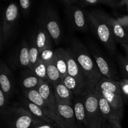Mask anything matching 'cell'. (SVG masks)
I'll return each instance as SVG.
<instances>
[{"instance_id":"f546056e","label":"cell","mask_w":128,"mask_h":128,"mask_svg":"<svg viewBox=\"0 0 128 128\" xmlns=\"http://www.w3.org/2000/svg\"><path fill=\"white\" fill-rule=\"evenodd\" d=\"M106 0H80L76 1V4L79 5L80 7H85V6L96 5L98 4H106Z\"/></svg>"},{"instance_id":"5b68a950","label":"cell","mask_w":128,"mask_h":128,"mask_svg":"<svg viewBox=\"0 0 128 128\" xmlns=\"http://www.w3.org/2000/svg\"><path fill=\"white\" fill-rule=\"evenodd\" d=\"M20 17V10L17 4H10L4 12L0 28V50L3 47L14 32Z\"/></svg>"},{"instance_id":"e0dca14e","label":"cell","mask_w":128,"mask_h":128,"mask_svg":"<svg viewBox=\"0 0 128 128\" xmlns=\"http://www.w3.org/2000/svg\"><path fill=\"white\" fill-rule=\"evenodd\" d=\"M20 102H21L20 106H21L22 108H24L25 110H27L28 111H29L32 116L38 119L39 120L42 121V122H47V123H50L56 126V124L54 122L53 120H52L50 118H49L46 115V114L45 113L44 111L40 106L32 103V102L29 101L26 98H21Z\"/></svg>"},{"instance_id":"1f68e13d","label":"cell","mask_w":128,"mask_h":128,"mask_svg":"<svg viewBox=\"0 0 128 128\" xmlns=\"http://www.w3.org/2000/svg\"><path fill=\"white\" fill-rule=\"evenodd\" d=\"M31 2L30 0H20V5L24 16H27L29 14L31 7Z\"/></svg>"},{"instance_id":"4dcf8cb0","label":"cell","mask_w":128,"mask_h":128,"mask_svg":"<svg viewBox=\"0 0 128 128\" xmlns=\"http://www.w3.org/2000/svg\"><path fill=\"white\" fill-rule=\"evenodd\" d=\"M10 98L3 92L1 90H0V109H1V113L4 112L8 107V103Z\"/></svg>"},{"instance_id":"f1b7e54d","label":"cell","mask_w":128,"mask_h":128,"mask_svg":"<svg viewBox=\"0 0 128 128\" xmlns=\"http://www.w3.org/2000/svg\"><path fill=\"white\" fill-rule=\"evenodd\" d=\"M117 61L121 72L128 78V61L127 58L122 55L118 54L117 56Z\"/></svg>"},{"instance_id":"44dd1931","label":"cell","mask_w":128,"mask_h":128,"mask_svg":"<svg viewBox=\"0 0 128 128\" xmlns=\"http://www.w3.org/2000/svg\"><path fill=\"white\" fill-rule=\"evenodd\" d=\"M42 81L43 80L39 78L32 71L28 69L22 73L20 80V86L23 91L34 90L38 89Z\"/></svg>"},{"instance_id":"d590c367","label":"cell","mask_w":128,"mask_h":128,"mask_svg":"<svg viewBox=\"0 0 128 128\" xmlns=\"http://www.w3.org/2000/svg\"><path fill=\"white\" fill-rule=\"evenodd\" d=\"M33 128H57V127L55 125L47 123V122H42L35 126Z\"/></svg>"},{"instance_id":"9c48e42d","label":"cell","mask_w":128,"mask_h":128,"mask_svg":"<svg viewBox=\"0 0 128 128\" xmlns=\"http://www.w3.org/2000/svg\"><path fill=\"white\" fill-rule=\"evenodd\" d=\"M90 48L96 66L102 76L116 81L118 78L117 72L111 62H109L94 44L90 45Z\"/></svg>"},{"instance_id":"f35d334b","label":"cell","mask_w":128,"mask_h":128,"mask_svg":"<svg viewBox=\"0 0 128 128\" xmlns=\"http://www.w3.org/2000/svg\"><path fill=\"white\" fill-rule=\"evenodd\" d=\"M126 6H127V8H128V2L127 4H126Z\"/></svg>"},{"instance_id":"8d00e7d4","label":"cell","mask_w":128,"mask_h":128,"mask_svg":"<svg viewBox=\"0 0 128 128\" xmlns=\"http://www.w3.org/2000/svg\"><path fill=\"white\" fill-rule=\"evenodd\" d=\"M124 49L125 52H126V58H127L128 61V46H125V47H124Z\"/></svg>"},{"instance_id":"30bf717a","label":"cell","mask_w":128,"mask_h":128,"mask_svg":"<svg viewBox=\"0 0 128 128\" xmlns=\"http://www.w3.org/2000/svg\"><path fill=\"white\" fill-rule=\"evenodd\" d=\"M66 58L67 60L68 73L69 76L74 78L80 83L91 90V91H94L92 90L87 77L76 62L70 48L66 50Z\"/></svg>"},{"instance_id":"ffe728a7","label":"cell","mask_w":128,"mask_h":128,"mask_svg":"<svg viewBox=\"0 0 128 128\" xmlns=\"http://www.w3.org/2000/svg\"><path fill=\"white\" fill-rule=\"evenodd\" d=\"M62 82L70 91H72L74 95V97H84L92 91L88 88L84 86L77 80L69 75L62 79Z\"/></svg>"},{"instance_id":"7a4b0ae2","label":"cell","mask_w":128,"mask_h":128,"mask_svg":"<svg viewBox=\"0 0 128 128\" xmlns=\"http://www.w3.org/2000/svg\"><path fill=\"white\" fill-rule=\"evenodd\" d=\"M89 24L96 36L111 53L116 50V40L107 22L99 10L86 11Z\"/></svg>"},{"instance_id":"d6986e66","label":"cell","mask_w":128,"mask_h":128,"mask_svg":"<svg viewBox=\"0 0 128 128\" xmlns=\"http://www.w3.org/2000/svg\"><path fill=\"white\" fill-rule=\"evenodd\" d=\"M32 35L40 52L46 49L51 48L52 38L48 32L41 26L38 25L32 32Z\"/></svg>"},{"instance_id":"83f0119b","label":"cell","mask_w":128,"mask_h":128,"mask_svg":"<svg viewBox=\"0 0 128 128\" xmlns=\"http://www.w3.org/2000/svg\"><path fill=\"white\" fill-rule=\"evenodd\" d=\"M55 56V51H53L51 48L46 49L41 51L39 54V60L46 64L53 62L54 58Z\"/></svg>"},{"instance_id":"d6a6232c","label":"cell","mask_w":128,"mask_h":128,"mask_svg":"<svg viewBox=\"0 0 128 128\" xmlns=\"http://www.w3.org/2000/svg\"><path fill=\"white\" fill-rule=\"evenodd\" d=\"M101 128H122L121 124H119L112 120L102 118Z\"/></svg>"},{"instance_id":"e575fe53","label":"cell","mask_w":128,"mask_h":128,"mask_svg":"<svg viewBox=\"0 0 128 128\" xmlns=\"http://www.w3.org/2000/svg\"><path fill=\"white\" fill-rule=\"evenodd\" d=\"M121 90H122V95L126 98L128 100V78H124L120 80Z\"/></svg>"},{"instance_id":"d4e9b609","label":"cell","mask_w":128,"mask_h":128,"mask_svg":"<svg viewBox=\"0 0 128 128\" xmlns=\"http://www.w3.org/2000/svg\"><path fill=\"white\" fill-rule=\"evenodd\" d=\"M28 45L30 60V68L29 70H31L38 61L39 54H40V51H39V50L38 48L36 42H35V40L32 34L30 36V42H29Z\"/></svg>"},{"instance_id":"7c38bea8","label":"cell","mask_w":128,"mask_h":128,"mask_svg":"<svg viewBox=\"0 0 128 128\" xmlns=\"http://www.w3.org/2000/svg\"><path fill=\"white\" fill-rule=\"evenodd\" d=\"M56 109L61 124V128H80L71 106L56 103Z\"/></svg>"},{"instance_id":"836d02e7","label":"cell","mask_w":128,"mask_h":128,"mask_svg":"<svg viewBox=\"0 0 128 128\" xmlns=\"http://www.w3.org/2000/svg\"><path fill=\"white\" fill-rule=\"evenodd\" d=\"M128 0H121V1H114V0H107L106 5L111 6L112 8H120L122 6H126Z\"/></svg>"},{"instance_id":"6da1fadb","label":"cell","mask_w":128,"mask_h":128,"mask_svg":"<svg viewBox=\"0 0 128 128\" xmlns=\"http://www.w3.org/2000/svg\"><path fill=\"white\" fill-rule=\"evenodd\" d=\"M71 50L72 56L81 70L87 77L92 90H95L99 80L102 77L96 64L91 58L88 50L76 39L71 40Z\"/></svg>"},{"instance_id":"4fadbf2b","label":"cell","mask_w":128,"mask_h":128,"mask_svg":"<svg viewBox=\"0 0 128 128\" xmlns=\"http://www.w3.org/2000/svg\"><path fill=\"white\" fill-rule=\"evenodd\" d=\"M72 107L79 128H90L85 108L84 97H74L72 101Z\"/></svg>"},{"instance_id":"cb8c5ba5","label":"cell","mask_w":128,"mask_h":128,"mask_svg":"<svg viewBox=\"0 0 128 128\" xmlns=\"http://www.w3.org/2000/svg\"><path fill=\"white\" fill-rule=\"evenodd\" d=\"M22 94H23V96L26 99H28L29 101L40 106L44 111L46 115L49 118H50V111H49L47 105L45 103L44 101L42 98L37 89L27 90V91H22Z\"/></svg>"},{"instance_id":"74e56055","label":"cell","mask_w":128,"mask_h":128,"mask_svg":"<svg viewBox=\"0 0 128 128\" xmlns=\"http://www.w3.org/2000/svg\"><path fill=\"white\" fill-rule=\"evenodd\" d=\"M126 32H127V33H128V27H126Z\"/></svg>"},{"instance_id":"603a6c76","label":"cell","mask_w":128,"mask_h":128,"mask_svg":"<svg viewBox=\"0 0 128 128\" xmlns=\"http://www.w3.org/2000/svg\"><path fill=\"white\" fill-rule=\"evenodd\" d=\"M53 63L60 71L62 80L68 76L65 49L59 48L55 50V56L54 58Z\"/></svg>"},{"instance_id":"2e32d148","label":"cell","mask_w":128,"mask_h":128,"mask_svg":"<svg viewBox=\"0 0 128 128\" xmlns=\"http://www.w3.org/2000/svg\"><path fill=\"white\" fill-rule=\"evenodd\" d=\"M98 97L99 107L102 114V118L112 120L119 124H121L122 114L113 108L107 101V100L102 97L97 91Z\"/></svg>"},{"instance_id":"8fae6325","label":"cell","mask_w":128,"mask_h":128,"mask_svg":"<svg viewBox=\"0 0 128 128\" xmlns=\"http://www.w3.org/2000/svg\"><path fill=\"white\" fill-rule=\"evenodd\" d=\"M101 14L110 26L115 40L121 44L122 47L128 46V34L126 30L118 20L109 16L107 13L101 11Z\"/></svg>"},{"instance_id":"277c9868","label":"cell","mask_w":128,"mask_h":128,"mask_svg":"<svg viewBox=\"0 0 128 128\" xmlns=\"http://www.w3.org/2000/svg\"><path fill=\"white\" fill-rule=\"evenodd\" d=\"M38 23L48 32L52 41L58 44L61 41L62 32L58 13L52 6L46 5L40 10Z\"/></svg>"},{"instance_id":"3957f363","label":"cell","mask_w":128,"mask_h":128,"mask_svg":"<svg viewBox=\"0 0 128 128\" xmlns=\"http://www.w3.org/2000/svg\"><path fill=\"white\" fill-rule=\"evenodd\" d=\"M1 114L10 128H33L42 122L20 106L8 107Z\"/></svg>"},{"instance_id":"8992f818","label":"cell","mask_w":128,"mask_h":128,"mask_svg":"<svg viewBox=\"0 0 128 128\" xmlns=\"http://www.w3.org/2000/svg\"><path fill=\"white\" fill-rule=\"evenodd\" d=\"M85 108L90 128H101L102 116L99 107L96 91H92L84 96Z\"/></svg>"},{"instance_id":"ba28073f","label":"cell","mask_w":128,"mask_h":128,"mask_svg":"<svg viewBox=\"0 0 128 128\" xmlns=\"http://www.w3.org/2000/svg\"><path fill=\"white\" fill-rule=\"evenodd\" d=\"M65 12L74 29L81 31H87L89 23L86 11L74 4L65 6Z\"/></svg>"},{"instance_id":"52a82bcc","label":"cell","mask_w":128,"mask_h":128,"mask_svg":"<svg viewBox=\"0 0 128 128\" xmlns=\"http://www.w3.org/2000/svg\"><path fill=\"white\" fill-rule=\"evenodd\" d=\"M37 90L48 108L50 112V118L53 120L57 128H61V121L57 112L56 101L52 85L50 82L42 81Z\"/></svg>"},{"instance_id":"484cf974","label":"cell","mask_w":128,"mask_h":128,"mask_svg":"<svg viewBox=\"0 0 128 128\" xmlns=\"http://www.w3.org/2000/svg\"><path fill=\"white\" fill-rule=\"evenodd\" d=\"M46 65H47V74L49 82L52 85H55L61 82L62 78L60 74V71L55 66L53 62H50Z\"/></svg>"},{"instance_id":"5bb4252c","label":"cell","mask_w":128,"mask_h":128,"mask_svg":"<svg viewBox=\"0 0 128 128\" xmlns=\"http://www.w3.org/2000/svg\"><path fill=\"white\" fill-rule=\"evenodd\" d=\"M12 62L16 68H30L29 45L26 40L21 42L12 56Z\"/></svg>"},{"instance_id":"ac0fdd59","label":"cell","mask_w":128,"mask_h":128,"mask_svg":"<svg viewBox=\"0 0 128 128\" xmlns=\"http://www.w3.org/2000/svg\"><path fill=\"white\" fill-rule=\"evenodd\" d=\"M52 86L56 103L72 106V101L74 98V95L72 91H70L62 81L55 85H52Z\"/></svg>"},{"instance_id":"7402d4cb","label":"cell","mask_w":128,"mask_h":128,"mask_svg":"<svg viewBox=\"0 0 128 128\" xmlns=\"http://www.w3.org/2000/svg\"><path fill=\"white\" fill-rule=\"evenodd\" d=\"M98 91L102 97L104 98L114 110L123 115L124 102L122 100V94L102 91Z\"/></svg>"},{"instance_id":"4316f807","label":"cell","mask_w":128,"mask_h":128,"mask_svg":"<svg viewBox=\"0 0 128 128\" xmlns=\"http://www.w3.org/2000/svg\"><path fill=\"white\" fill-rule=\"evenodd\" d=\"M36 76L43 81L49 82L47 74V65L38 60L36 64L31 70Z\"/></svg>"},{"instance_id":"9a60e30c","label":"cell","mask_w":128,"mask_h":128,"mask_svg":"<svg viewBox=\"0 0 128 128\" xmlns=\"http://www.w3.org/2000/svg\"><path fill=\"white\" fill-rule=\"evenodd\" d=\"M1 90L10 98L13 92L14 81L12 72L6 64L2 62L0 66Z\"/></svg>"}]
</instances>
